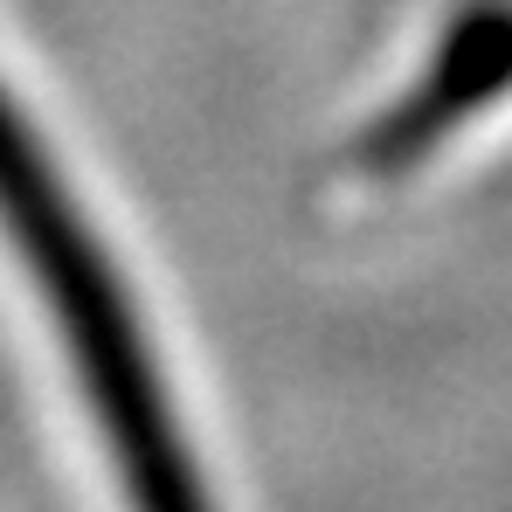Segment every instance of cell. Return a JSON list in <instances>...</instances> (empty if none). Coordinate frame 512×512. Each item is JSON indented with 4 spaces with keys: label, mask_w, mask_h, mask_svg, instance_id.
Masks as SVG:
<instances>
[{
    "label": "cell",
    "mask_w": 512,
    "mask_h": 512,
    "mask_svg": "<svg viewBox=\"0 0 512 512\" xmlns=\"http://www.w3.org/2000/svg\"><path fill=\"white\" fill-rule=\"evenodd\" d=\"M499 90H512V0H478V7L457 14V28L443 35V49L416 77V90L388 118H374L360 132L353 160L367 173L416 167L450 125H464L471 111H485Z\"/></svg>",
    "instance_id": "2"
},
{
    "label": "cell",
    "mask_w": 512,
    "mask_h": 512,
    "mask_svg": "<svg viewBox=\"0 0 512 512\" xmlns=\"http://www.w3.org/2000/svg\"><path fill=\"white\" fill-rule=\"evenodd\" d=\"M0 229L14 236L21 263L35 270V284L49 291V305L63 319V340L77 353L90 409L125 464L132 512H208L201 478L173 436V409L160 395L153 353L132 326V305H125L111 263L97 256L90 229L77 222L56 167L42 160L35 132L7 104V90H0Z\"/></svg>",
    "instance_id": "1"
}]
</instances>
